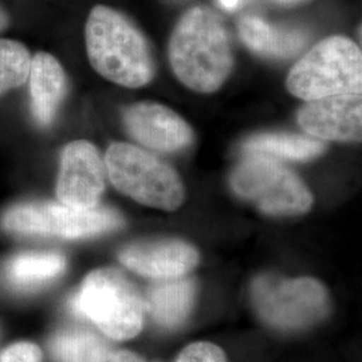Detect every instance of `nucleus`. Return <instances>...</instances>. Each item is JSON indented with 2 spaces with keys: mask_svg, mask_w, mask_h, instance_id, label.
<instances>
[{
  "mask_svg": "<svg viewBox=\"0 0 362 362\" xmlns=\"http://www.w3.org/2000/svg\"><path fill=\"white\" fill-rule=\"evenodd\" d=\"M298 122L314 137L332 141H361V93H345L308 101Z\"/></svg>",
  "mask_w": 362,
  "mask_h": 362,
  "instance_id": "obj_10",
  "label": "nucleus"
},
{
  "mask_svg": "<svg viewBox=\"0 0 362 362\" xmlns=\"http://www.w3.org/2000/svg\"><path fill=\"white\" fill-rule=\"evenodd\" d=\"M105 165L117 189L144 206L175 211L184 202V187L177 172L139 146L112 144Z\"/></svg>",
  "mask_w": 362,
  "mask_h": 362,
  "instance_id": "obj_5",
  "label": "nucleus"
},
{
  "mask_svg": "<svg viewBox=\"0 0 362 362\" xmlns=\"http://www.w3.org/2000/svg\"><path fill=\"white\" fill-rule=\"evenodd\" d=\"M7 25V15L0 8V30Z\"/></svg>",
  "mask_w": 362,
  "mask_h": 362,
  "instance_id": "obj_24",
  "label": "nucleus"
},
{
  "mask_svg": "<svg viewBox=\"0 0 362 362\" xmlns=\"http://www.w3.org/2000/svg\"><path fill=\"white\" fill-rule=\"evenodd\" d=\"M251 299L259 317L281 330L310 327L324 320L330 310L325 286L313 278L285 279L260 275L251 286Z\"/></svg>",
  "mask_w": 362,
  "mask_h": 362,
  "instance_id": "obj_7",
  "label": "nucleus"
},
{
  "mask_svg": "<svg viewBox=\"0 0 362 362\" xmlns=\"http://www.w3.org/2000/svg\"><path fill=\"white\" fill-rule=\"evenodd\" d=\"M239 3H240V0H220L221 7L226 10H233Z\"/></svg>",
  "mask_w": 362,
  "mask_h": 362,
  "instance_id": "obj_23",
  "label": "nucleus"
},
{
  "mask_svg": "<svg viewBox=\"0 0 362 362\" xmlns=\"http://www.w3.org/2000/svg\"><path fill=\"white\" fill-rule=\"evenodd\" d=\"M176 362H227V357L214 344L196 342L182 350Z\"/></svg>",
  "mask_w": 362,
  "mask_h": 362,
  "instance_id": "obj_20",
  "label": "nucleus"
},
{
  "mask_svg": "<svg viewBox=\"0 0 362 362\" xmlns=\"http://www.w3.org/2000/svg\"><path fill=\"white\" fill-rule=\"evenodd\" d=\"M30 66L31 57L23 45L0 39V94L25 83Z\"/></svg>",
  "mask_w": 362,
  "mask_h": 362,
  "instance_id": "obj_19",
  "label": "nucleus"
},
{
  "mask_svg": "<svg viewBox=\"0 0 362 362\" xmlns=\"http://www.w3.org/2000/svg\"><path fill=\"white\" fill-rule=\"evenodd\" d=\"M122 223L121 215L112 208L97 206L81 209L62 203H26L11 208L3 218V226L8 231L65 239L113 231Z\"/></svg>",
  "mask_w": 362,
  "mask_h": 362,
  "instance_id": "obj_8",
  "label": "nucleus"
},
{
  "mask_svg": "<svg viewBox=\"0 0 362 362\" xmlns=\"http://www.w3.org/2000/svg\"><path fill=\"white\" fill-rule=\"evenodd\" d=\"M49 346L57 362H110L113 356L103 337L82 327L57 332Z\"/></svg>",
  "mask_w": 362,
  "mask_h": 362,
  "instance_id": "obj_17",
  "label": "nucleus"
},
{
  "mask_svg": "<svg viewBox=\"0 0 362 362\" xmlns=\"http://www.w3.org/2000/svg\"><path fill=\"white\" fill-rule=\"evenodd\" d=\"M192 279H160L148 290L145 306L156 322L163 327H176L184 322L192 310L194 302Z\"/></svg>",
  "mask_w": 362,
  "mask_h": 362,
  "instance_id": "obj_14",
  "label": "nucleus"
},
{
  "mask_svg": "<svg viewBox=\"0 0 362 362\" xmlns=\"http://www.w3.org/2000/svg\"><path fill=\"white\" fill-rule=\"evenodd\" d=\"M243 149L250 155L279 157L287 160H310L325 151V144L305 136L288 133H263L248 139Z\"/></svg>",
  "mask_w": 362,
  "mask_h": 362,
  "instance_id": "obj_18",
  "label": "nucleus"
},
{
  "mask_svg": "<svg viewBox=\"0 0 362 362\" xmlns=\"http://www.w3.org/2000/svg\"><path fill=\"white\" fill-rule=\"evenodd\" d=\"M70 308L117 341L129 339L141 332L146 310L139 290L115 269L90 272L71 299Z\"/></svg>",
  "mask_w": 362,
  "mask_h": 362,
  "instance_id": "obj_3",
  "label": "nucleus"
},
{
  "mask_svg": "<svg viewBox=\"0 0 362 362\" xmlns=\"http://www.w3.org/2000/svg\"><path fill=\"white\" fill-rule=\"evenodd\" d=\"M28 77L33 116L40 127H49L65 98V71L52 55L38 52L31 59Z\"/></svg>",
  "mask_w": 362,
  "mask_h": 362,
  "instance_id": "obj_13",
  "label": "nucleus"
},
{
  "mask_svg": "<svg viewBox=\"0 0 362 362\" xmlns=\"http://www.w3.org/2000/svg\"><path fill=\"white\" fill-rule=\"evenodd\" d=\"M124 122L137 143L153 151H180L194 140V130L188 122L164 105H132L124 112Z\"/></svg>",
  "mask_w": 362,
  "mask_h": 362,
  "instance_id": "obj_11",
  "label": "nucleus"
},
{
  "mask_svg": "<svg viewBox=\"0 0 362 362\" xmlns=\"http://www.w3.org/2000/svg\"><path fill=\"white\" fill-rule=\"evenodd\" d=\"M286 86L303 101L361 93V49L346 37L324 39L291 69Z\"/></svg>",
  "mask_w": 362,
  "mask_h": 362,
  "instance_id": "obj_4",
  "label": "nucleus"
},
{
  "mask_svg": "<svg viewBox=\"0 0 362 362\" xmlns=\"http://www.w3.org/2000/svg\"><path fill=\"white\" fill-rule=\"evenodd\" d=\"M240 38L252 52L269 57H291L305 45L306 37L296 30H278L258 16H245L239 22Z\"/></svg>",
  "mask_w": 362,
  "mask_h": 362,
  "instance_id": "obj_16",
  "label": "nucleus"
},
{
  "mask_svg": "<svg viewBox=\"0 0 362 362\" xmlns=\"http://www.w3.org/2000/svg\"><path fill=\"white\" fill-rule=\"evenodd\" d=\"M169 62L181 82L197 93H214L228 78L233 47L219 15L196 6L180 18L169 40Z\"/></svg>",
  "mask_w": 362,
  "mask_h": 362,
  "instance_id": "obj_1",
  "label": "nucleus"
},
{
  "mask_svg": "<svg viewBox=\"0 0 362 362\" xmlns=\"http://www.w3.org/2000/svg\"><path fill=\"white\" fill-rule=\"evenodd\" d=\"M106 185V165L89 141L67 144L61 155L57 196L69 207H97Z\"/></svg>",
  "mask_w": 362,
  "mask_h": 362,
  "instance_id": "obj_9",
  "label": "nucleus"
},
{
  "mask_svg": "<svg viewBox=\"0 0 362 362\" xmlns=\"http://www.w3.org/2000/svg\"><path fill=\"white\" fill-rule=\"evenodd\" d=\"M110 362H146L141 357H139L137 354L132 353V351H117L112 356V361Z\"/></svg>",
  "mask_w": 362,
  "mask_h": 362,
  "instance_id": "obj_22",
  "label": "nucleus"
},
{
  "mask_svg": "<svg viewBox=\"0 0 362 362\" xmlns=\"http://www.w3.org/2000/svg\"><path fill=\"white\" fill-rule=\"evenodd\" d=\"M279 1H286V3H290V1H297V0H279Z\"/></svg>",
  "mask_w": 362,
  "mask_h": 362,
  "instance_id": "obj_25",
  "label": "nucleus"
},
{
  "mask_svg": "<svg viewBox=\"0 0 362 362\" xmlns=\"http://www.w3.org/2000/svg\"><path fill=\"white\" fill-rule=\"evenodd\" d=\"M235 194L272 216H297L313 206V194L297 175L274 157L250 155L231 173Z\"/></svg>",
  "mask_w": 362,
  "mask_h": 362,
  "instance_id": "obj_6",
  "label": "nucleus"
},
{
  "mask_svg": "<svg viewBox=\"0 0 362 362\" xmlns=\"http://www.w3.org/2000/svg\"><path fill=\"white\" fill-rule=\"evenodd\" d=\"M0 362H42V351L35 344L16 342L0 351Z\"/></svg>",
  "mask_w": 362,
  "mask_h": 362,
  "instance_id": "obj_21",
  "label": "nucleus"
},
{
  "mask_svg": "<svg viewBox=\"0 0 362 362\" xmlns=\"http://www.w3.org/2000/svg\"><path fill=\"white\" fill-rule=\"evenodd\" d=\"M118 257L132 272L155 279L184 276L199 262L197 250L180 239L134 242L124 247Z\"/></svg>",
  "mask_w": 362,
  "mask_h": 362,
  "instance_id": "obj_12",
  "label": "nucleus"
},
{
  "mask_svg": "<svg viewBox=\"0 0 362 362\" xmlns=\"http://www.w3.org/2000/svg\"><path fill=\"white\" fill-rule=\"evenodd\" d=\"M66 270V258L58 252H23L8 260L6 274L18 290L33 291L61 276Z\"/></svg>",
  "mask_w": 362,
  "mask_h": 362,
  "instance_id": "obj_15",
  "label": "nucleus"
},
{
  "mask_svg": "<svg viewBox=\"0 0 362 362\" xmlns=\"http://www.w3.org/2000/svg\"><path fill=\"white\" fill-rule=\"evenodd\" d=\"M86 47L90 64L103 77L125 88H141L155 74L148 42L129 19L97 6L86 23Z\"/></svg>",
  "mask_w": 362,
  "mask_h": 362,
  "instance_id": "obj_2",
  "label": "nucleus"
}]
</instances>
